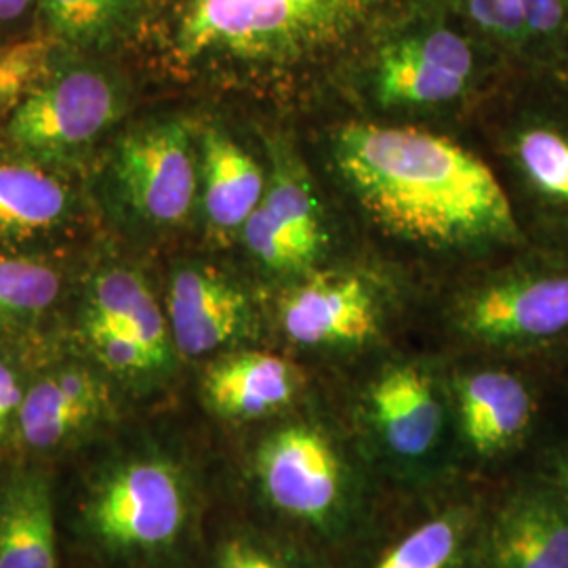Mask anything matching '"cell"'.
Masks as SVG:
<instances>
[{
    "instance_id": "cell-8",
    "label": "cell",
    "mask_w": 568,
    "mask_h": 568,
    "mask_svg": "<svg viewBox=\"0 0 568 568\" xmlns=\"http://www.w3.org/2000/svg\"><path fill=\"white\" fill-rule=\"evenodd\" d=\"M182 121L152 122L122 135L114 178L122 201L145 224L180 225L199 196L201 164Z\"/></svg>"
},
{
    "instance_id": "cell-29",
    "label": "cell",
    "mask_w": 568,
    "mask_h": 568,
    "mask_svg": "<svg viewBox=\"0 0 568 568\" xmlns=\"http://www.w3.org/2000/svg\"><path fill=\"white\" fill-rule=\"evenodd\" d=\"M26 384L20 368L0 354V450L11 447Z\"/></svg>"
},
{
    "instance_id": "cell-32",
    "label": "cell",
    "mask_w": 568,
    "mask_h": 568,
    "mask_svg": "<svg viewBox=\"0 0 568 568\" xmlns=\"http://www.w3.org/2000/svg\"><path fill=\"white\" fill-rule=\"evenodd\" d=\"M556 70H558V72H560V77H562V79H565V81H567V84H568V61H567V63H565V65H560V68H556Z\"/></svg>"
},
{
    "instance_id": "cell-26",
    "label": "cell",
    "mask_w": 568,
    "mask_h": 568,
    "mask_svg": "<svg viewBox=\"0 0 568 568\" xmlns=\"http://www.w3.org/2000/svg\"><path fill=\"white\" fill-rule=\"evenodd\" d=\"M53 47L51 41H26L0 49V110H16L55 72Z\"/></svg>"
},
{
    "instance_id": "cell-20",
    "label": "cell",
    "mask_w": 568,
    "mask_h": 568,
    "mask_svg": "<svg viewBox=\"0 0 568 568\" xmlns=\"http://www.w3.org/2000/svg\"><path fill=\"white\" fill-rule=\"evenodd\" d=\"M82 314L126 331L161 363L173 366L178 352L166 314L140 272L121 265L100 270L89 283Z\"/></svg>"
},
{
    "instance_id": "cell-24",
    "label": "cell",
    "mask_w": 568,
    "mask_h": 568,
    "mask_svg": "<svg viewBox=\"0 0 568 568\" xmlns=\"http://www.w3.org/2000/svg\"><path fill=\"white\" fill-rule=\"evenodd\" d=\"M469 541V516L450 509L408 530L373 568H459Z\"/></svg>"
},
{
    "instance_id": "cell-28",
    "label": "cell",
    "mask_w": 568,
    "mask_h": 568,
    "mask_svg": "<svg viewBox=\"0 0 568 568\" xmlns=\"http://www.w3.org/2000/svg\"><path fill=\"white\" fill-rule=\"evenodd\" d=\"M213 568H297L281 551L251 535H230L213 554Z\"/></svg>"
},
{
    "instance_id": "cell-6",
    "label": "cell",
    "mask_w": 568,
    "mask_h": 568,
    "mask_svg": "<svg viewBox=\"0 0 568 568\" xmlns=\"http://www.w3.org/2000/svg\"><path fill=\"white\" fill-rule=\"evenodd\" d=\"M124 112L121 82L100 65L55 70L9 122L13 145L42 163L65 164L103 138Z\"/></svg>"
},
{
    "instance_id": "cell-31",
    "label": "cell",
    "mask_w": 568,
    "mask_h": 568,
    "mask_svg": "<svg viewBox=\"0 0 568 568\" xmlns=\"http://www.w3.org/2000/svg\"><path fill=\"white\" fill-rule=\"evenodd\" d=\"M562 487H565V493H567L568 497V457L565 459V464H562Z\"/></svg>"
},
{
    "instance_id": "cell-15",
    "label": "cell",
    "mask_w": 568,
    "mask_h": 568,
    "mask_svg": "<svg viewBox=\"0 0 568 568\" xmlns=\"http://www.w3.org/2000/svg\"><path fill=\"white\" fill-rule=\"evenodd\" d=\"M300 389L295 366L267 352H230L204 371L209 410L232 424L270 417L291 405Z\"/></svg>"
},
{
    "instance_id": "cell-17",
    "label": "cell",
    "mask_w": 568,
    "mask_h": 568,
    "mask_svg": "<svg viewBox=\"0 0 568 568\" xmlns=\"http://www.w3.org/2000/svg\"><path fill=\"white\" fill-rule=\"evenodd\" d=\"M201 178L206 227L213 239L227 243L262 203L264 171L225 131L211 126L201 142Z\"/></svg>"
},
{
    "instance_id": "cell-2",
    "label": "cell",
    "mask_w": 568,
    "mask_h": 568,
    "mask_svg": "<svg viewBox=\"0 0 568 568\" xmlns=\"http://www.w3.org/2000/svg\"><path fill=\"white\" fill-rule=\"evenodd\" d=\"M384 0H185L175 49L185 63L291 70L318 60Z\"/></svg>"
},
{
    "instance_id": "cell-11",
    "label": "cell",
    "mask_w": 568,
    "mask_h": 568,
    "mask_svg": "<svg viewBox=\"0 0 568 568\" xmlns=\"http://www.w3.org/2000/svg\"><path fill=\"white\" fill-rule=\"evenodd\" d=\"M474 74L466 39L436 26L384 47L375 65V98L387 108H434L459 100Z\"/></svg>"
},
{
    "instance_id": "cell-27",
    "label": "cell",
    "mask_w": 568,
    "mask_h": 568,
    "mask_svg": "<svg viewBox=\"0 0 568 568\" xmlns=\"http://www.w3.org/2000/svg\"><path fill=\"white\" fill-rule=\"evenodd\" d=\"M467 9L487 34L535 63L527 21L516 0H467Z\"/></svg>"
},
{
    "instance_id": "cell-3",
    "label": "cell",
    "mask_w": 568,
    "mask_h": 568,
    "mask_svg": "<svg viewBox=\"0 0 568 568\" xmlns=\"http://www.w3.org/2000/svg\"><path fill=\"white\" fill-rule=\"evenodd\" d=\"M194 518L190 478L159 450L124 453L91 478L79 511L82 537L103 556L154 565L182 548Z\"/></svg>"
},
{
    "instance_id": "cell-22",
    "label": "cell",
    "mask_w": 568,
    "mask_h": 568,
    "mask_svg": "<svg viewBox=\"0 0 568 568\" xmlns=\"http://www.w3.org/2000/svg\"><path fill=\"white\" fill-rule=\"evenodd\" d=\"M61 297V276L34 257H0V342L32 333Z\"/></svg>"
},
{
    "instance_id": "cell-1",
    "label": "cell",
    "mask_w": 568,
    "mask_h": 568,
    "mask_svg": "<svg viewBox=\"0 0 568 568\" xmlns=\"http://www.w3.org/2000/svg\"><path fill=\"white\" fill-rule=\"evenodd\" d=\"M333 161L366 213L398 239L434 248L530 246L506 183L448 138L347 124L333 142Z\"/></svg>"
},
{
    "instance_id": "cell-7",
    "label": "cell",
    "mask_w": 568,
    "mask_h": 568,
    "mask_svg": "<svg viewBox=\"0 0 568 568\" xmlns=\"http://www.w3.org/2000/svg\"><path fill=\"white\" fill-rule=\"evenodd\" d=\"M253 474L265 501L310 528L337 527L352 501L349 469L321 427L293 422L255 448Z\"/></svg>"
},
{
    "instance_id": "cell-19",
    "label": "cell",
    "mask_w": 568,
    "mask_h": 568,
    "mask_svg": "<svg viewBox=\"0 0 568 568\" xmlns=\"http://www.w3.org/2000/svg\"><path fill=\"white\" fill-rule=\"evenodd\" d=\"M495 568H568V514L544 493H520L490 530Z\"/></svg>"
},
{
    "instance_id": "cell-18",
    "label": "cell",
    "mask_w": 568,
    "mask_h": 568,
    "mask_svg": "<svg viewBox=\"0 0 568 568\" xmlns=\"http://www.w3.org/2000/svg\"><path fill=\"white\" fill-rule=\"evenodd\" d=\"M459 424L471 450L483 457L516 445L532 419V394L527 384L501 368L466 375L457 386Z\"/></svg>"
},
{
    "instance_id": "cell-9",
    "label": "cell",
    "mask_w": 568,
    "mask_h": 568,
    "mask_svg": "<svg viewBox=\"0 0 568 568\" xmlns=\"http://www.w3.org/2000/svg\"><path fill=\"white\" fill-rule=\"evenodd\" d=\"M241 236L251 257L272 274H300L318 260L326 243L321 204L293 159H278Z\"/></svg>"
},
{
    "instance_id": "cell-12",
    "label": "cell",
    "mask_w": 568,
    "mask_h": 568,
    "mask_svg": "<svg viewBox=\"0 0 568 568\" xmlns=\"http://www.w3.org/2000/svg\"><path fill=\"white\" fill-rule=\"evenodd\" d=\"M166 321L175 352L203 358L246 339L255 314L243 288L211 265L187 264L173 272Z\"/></svg>"
},
{
    "instance_id": "cell-5",
    "label": "cell",
    "mask_w": 568,
    "mask_h": 568,
    "mask_svg": "<svg viewBox=\"0 0 568 568\" xmlns=\"http://www.w3.org/2000/svg\"><path fill=\"white\" fill-rule=\"evenodd\" d=\"M459 331L476 344L532 349L568 337V253L530 244L457 305Z\"/></svg>"
},
{
    "instance_id": "cell-13",
    "label": "cell",
    "mask_w": 568,
    "mask_h": 568,
    "mask_svg": "<svg viewBox=\"0 0 568 568\" xmlns=\"http://www.w3.org/2000/svg\"><path fill=\"white\" fill-rule=\"evenodd\" d=\"M284 335L305 347L361 345L379 331V305L356 274H321L291 288L278 305Z\"/></svg>"
},
{
    "instance_id": "cell-10",
    "label": "cell",
    "mask_w": 568,
    "mask_h": 568,
    "mask_svg": "<svg viewBox=\"0 0 568 568\" xmlns=\"http://www.w3.org/2000/svg\"><path fill=\"white\" fill-rule=\"evenodd\" d=\"M112 417L110 389L95 371L58 366L26 387L11 447L51 455L81 443Z\"/></svg>"
},
{
    "instance_id": "cell-21",
    "label": "cell",
    "mask_w": 568,
    "mask_h": 568,
    "mask_svg": "<svg viewBox=\"0 0 568 568\" xmlns=\"http://www.w3.org/2000/svg\"><path fill=\"white\" fill-rule=\"evenodd\" d=\"M70 190L32 164H0V239L26 241L68 220Z\"/></svg>"
},
{
    "instance_id": "cell-25",
    "label": "cell",
    "mask_w": 568,
    "mask_h": 568,
    "mask_svg": "<svg viewBox=\"0 0 568 568\" xmlns=\"http://www.w3.org/2000/svg\"><path fill=\"white\" fill-rule=\"evenodd\" d=\"M81 333L93 361L122 382L150 384L171 371L142 342L102 318L82 314Z\"/></svg>"
},
{
    "instance_id": "cell-4",
    "label": "cell",
    "mask_w": 568,
    "mask_h": 568,
    "mask_svg": "<svg viewBox=\"0 0 568 568\" xmlns=\"http://www.w3.org/2000/svg\"><path fill=\"white\" fill-rule=\"evenodd\" d=\"M514 105L501 150L528 241L568 253V84L558 70Z\"/></svg>"
},
{
    "instance_id": "cell-14",
    "label": "cell",
    "mask_w": 568,
    "mask_h": 568,
    "mask_svg": "<svg viewBox=\"0 0 568 568\" xmlns=\"http://www.w3.org/2000/svg\"><path fill=\"white\" fill-rule=\"evenodd\" d=\"M373 426L398 459L419 462L429 457L443 438L445 408L422 366H392L379 375L368 394Z\"/></svg>"
},
{
    "instance_id": "cell-30",
    "label": "cell",
    "mask_w": 568,
    "mask_h": 568,
    "mask_svg": "<svg viewBox=\"0 0 568 568\" xmlns=\"http://www.w3.org/2000/svg\"><path fill=\"white\" fill-rule=\"evenodd\" d=\"M34 0H0V23L21 18Z\"/></svg>"
},
{
    "instance_id": "cell-23",
    "label": "cell",
    "mask_w": 568,
    "mask_h": 568,
    "mask_svg": "<svg viewBox=\"0 0 568 568\" xmlns=\"http://www.w3.org/2000/svg\"><path fill=\"white\" fill-rule=\"evenodd\" d=\"M150 0H41L42 20L55 41L103 49L131 32Z\"/></svg>"
},
{
    "instance_id": "cell-16",
    "label": "cell",
    "mask_w": 568,
    "mask_h": 568,
    "mask_svg": "<svg viewBox=\"0 0 568 568\" xmlns=\"http://www.w3.org/2000/svg\"><path fill=\"white\" fill-rule=\"evenodd\" d=\"M0 568H58L53 488L32 467L0 478Z\"/></svg>"
}]
</instances>
